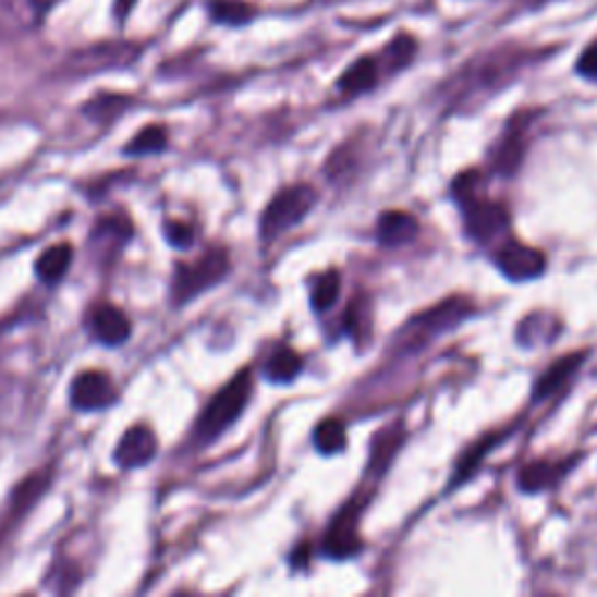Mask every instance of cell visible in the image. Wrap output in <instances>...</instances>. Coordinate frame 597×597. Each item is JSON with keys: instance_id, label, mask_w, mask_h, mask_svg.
<instances>
[{"instance_id": "obj_1", "label": "cell", "mask_w": 597, "mask_h": 597, "mask_svg": "<svg viewBox=\"0 0 597 597\" xmlns=\"http://www.w3.org/2000/svg\"><path fill=\"white\" fill-rule=\"evenodd\" d=\"M251 394L253 376L251 371L243 369L206 404L202 418L196 423V437L208 443L224 435L227 429L243 416L247 402H251Z\"/></svg>"}, {"instance_id": "obj_2", "label": "cell", "mask_w": 597, "mask_h": 597, "mask_svg": "<svg viewBox=\"0 0 597 597\" xmlns=\"http://www.w3.org/2000/svg\"><path fill=\"white\" fill-rule=\"evenodd\" d=\"M229 269L231 261L222 247H212V251H208L204 257H198L194 264H178L171 288L173 304H190L198 294H204L206 290L222 283Z\"/></svg>"}, {"instance_id": "obj_3", "label": "cell", "mask_w": 597, "mask_h": 597, "mask_svg": "<svg viewBox=\"0 0 597 597\" xmlns=\"http://www.w3.org/2000/svg\"><path fill=\"white\" fill-rule=\"evenodd\" d=\"M315 202H318V192L310 185H292L280 190L261 212L259 220V234L261 239L271 243L278 236H283L288 229L296 227L306 215L313 210Z\"/></svg>"}, {"instance_id": "obj_4", "label": "cell", "mask_w": 597, "mask_h": 597, "mask_svg": "<svg viewBox=\"0 0 597 597\" xmlns=\"http://www.w3.org/2000/svg\"><path fill=\"white\" fill-rule=\"evenodd\" d=\"M472 313L474 306L470 302H464L462 296H453L448 298V302L416 315V318L409 322L404 334H400V341L411 343V348H418L425 341L443 334V331L458 327L460 322L467 320V315Z\"/></svg>"}, {"instance_id": "obj_5", "label": "cell", "mask_w": 597, "mask_h": 597, "mask_svg": "<svg viewBox=\"0 0 597 597\" xmlns=\"http://www.w3.org/2000/svg\"><path fill=\"white\" fill-rule=\"evenodd\" d=\"M464 212V231L467 236L480 245L500 239L509 227V212L500 204H490L484 196H476L472 202L462 204Z\"/></svg>"}, {"instance_id": "obj_6", "label": "cell", "mask_w": 597, "mask_h": 597, "mask_svg": "<svg viewBox=\"0 0 597 597\" xmlns=\"http://www.w3.org/2000/svg\"><path fill=\"white\" fill-rule=\"evenodd\" d=\"M497 269L507 276L511 283H525V280H535L546 271V257L523 243H507L495 255Z\"/></svg>"}, {"instance_id": "obj_7", "label": "cell", "mask_w": 597, "mask_h": 597, "mask_svg": "<svg viewBox=\"0 0 597 597\" xmlns=\"http://www.w3.org/2000/svg\"><path fill=\"white\" fill-rule=\"evenodd\" d=\"M118 402L112 378L103 371H82L71 383V406L75 411H103Z\"/></svg>"}, {"instance_id": "obj_8", "label": "cell", "mask_w": 597, "mask_h": 597, "mask_svg": "<svg viewBox=\"0 0 597 597\" xmlns=\"http://www.w3.org/2000/svg\"><path fill=\"white\" fill-rule=\"evenodd\" d=\"M138 57V47L129 42H108L96 45L71 57V69L75 73H96L108 69H122V65L134 63Z\"/></svg>"}, {"instance_id": "obj_9", "label": "cell", "mask_w": 597, "mask_h": 597, "mask_svg": "<svg viewBox=\"0 0 597 597\" xmlns=\"http://www.w3.org/2000/svg\"><path fill=\"white\" fill-rule=\"evenodd\" d=\"M360 521V507L348 504L339 516L331 521L327 535H325V553L334 560L353 558L362 551V537L357 529Z\"/></svg>"}, {"instance_id": "obj_10", "label": "cell", "mask_w": 597, "mask_h": 597, "mask_svg": "<svg viewBox=\"0 0 597 597\" xmlns=\"http://www.w3.org/2000/svg\"><path fill=\"white\" fill-rule=\"evenodd\" d=\"M157 448L159 441L153 429L145 425L129 427L118 448H114V462H118L122 470H141L147 462L155 460Z\"/></svg>"}, {"instance_id": "obj_11", "label": "cell", "mask_w": 597, "mask_h": 597, "mask_svg": "<svg viewBox=\"0 0 597 597\" xmlns=\"http://www.w3.org/2000/svg\"><path fill=\"white\" fill-rule=\"evenodd\" d=\"M92 337L103 345H122L131 337V322L126 313L112 304H98L87 318Z\"/></svg>"}, {"instance_id": "obj_12", "label": "cell", "mask_w": 597, "mask_h": 597, "mask_svg": "<svg viewBox=\"0 0 597 597\" xmlns=\"http://www.w3.org/2000/svg\"><path fill=\"white\" fill-rule=\"evenodd\" d=\"M418 231H421V224L411 212L388 210L378 218L376 239L380 245H386V247H400V245H406L416 239Z\"/></svg>"}, {"instance_id": "obj_13", "label": "cell", "mask_w": 597, "mask_h": 597, "mask_svg": "<svg viewBox=\"0 0 597 597\" xmlns=\"http://www.w3.org/2000/svg\"><path fill=\"white\" fill-rule=\"evenodd\" d=\"M584 360H586L584 353H574V355L560 357L558 362H553L551 367L544 371V376L537 380L533 400L541 402V400H549V397H553L556 392H560L562 388L570 383V378L578 371V367H582Z\"/></svg>"}, {"instance_id": "obj_14", "label": "cell", "mask_w": 597, "mask_h": 597, "mask_svg": "<svg viewBox=\"0 0 597 597\" xmlns=\"http://www.w3.org/2000/svg\"><path fill=\"white\" fill-rule=\"evenodd\" d=\"M73 261V247L69 243H59L47 247L36 261V273L45 285H57L59 280L69 273Z\"/></svg>"}, {"instance_id": "obj_15", "label": "cell", "mask_w": 597, "mask_h": 597, "mask_svg": "<svg viewBox=\"0 0 597 597\" xmlns=\"http://www.w3.org/2000/svg\"><path fill=\"white\" fill-rule=\"evenodd\" d=\"M565 472V464L549 462V460H537L529 462L519 472V488L523 492H541L551 488L556 480Z\"/></svg>"}, {"instance_id": "obj_16", "label": "cell", "mask_w": 597, "mask_h": 597, "mask_svg": "<svg viewBox=\"0 0 597 597\" xmlns=\"http://www.w3.org/2000/svg\"><path fill=\"white\" fill-rule=\"evenodd\" d=\"M376 82H378V63L371 57H362L341 75L339 89L345 92L348 96H355V94L374 89Z\"/></svg>"}, {"instance_id": "obj_17", "label": "cell", "mask_w": 597, "mask_h": 597, "mask_svg": "<svg viewBox=\"0 0 597 597\" xmlns=\"http://www.w3.org/2000/svg\"><path fill=\"white\" fill-rule=\"evenodd\" d=\"M131 234H134V229H131V222L126 218H122V215H108V218H101L96 222V229L92 231V245L122 247Z\"/></svg>"}, {"instance_id": "obj_18", "label": "cell", "mask_w": 597, "mask_h": 597, "mask_svg": "<svg viewBox=\"0 0 597 597\" xmlns=\"http://www.w3.org/2000/svg\"><path fill=\"white\" fill-rule=\"evenodd\" d=\"M304 367V360L298 357L292 348H278V351L269 357L264 374L271 380V383H290L298 376Z\"/></svg>"}, {"instance_id": "obj_19", "label": "cell", "mask_w": 597, "mask_h": 597, "mask_svg": "<svg viewBox=\"0 0 597 597\" xmlns=\"http://www.w3.org/2000/svg\"><path fill=\"white\" fill-rule=\"evenodd\" d=\"M313 443L322 455L341 453L348 443L343 423L339 418H325L322 423H318V427H315L313 432Z\"/></svg>"}, {"instance_id": "obj_20", "label": "cell", "mask_w": 597, "mask_h": 597, "mask_svg": "<svg viewBox=\"0 0 597 597\" xmlns=\"http://www.w3.org/2000/svg\"><path fill=\"white\" fill-rule=\"evenodd\" d=\"M166 145H169V134H166V129L159 124H153V126L141 129V134L124 147V153L131 157L159 155L163 153Z\"/></svg>"}, {"instance_id": "obj_21", "label": "cell", "mask_w": 597, "mask_h": 597, "mask_svg": "<svg viewBox=\"0 0 597 597\" xmlns=\"http://www.w3.org/2000/svg\"><path fill=\"white\" fill-rule=\"evenodd\" d=\"M402 439H404V432L400 427H392V429H386V432H380L371 446V462L369 467L371 472H386L388 462L394 458L397 448L402 446Z\"/></svg>"}, {"instance_id": "obj_22", "label": "cell", "mask_w": 597, "mask_h": 597, "mask_svg": "<svg viewBox=\"0 0 597 597\" xmlns=\"http://www.w3.org/2000/svg\"><path fill=\"white\" fill-rule=\"evenodd\" d=\"M339 294H341V276H339V271L331 269V271L322 273L313 283L310 304H313V308L318 310V313H325V310H329L331 306L337 304Z\"/></svg>"}, {"instance_id": "obj_23", "label": "cell", "mask_w": 597, "mask_h": 597, "mask_svg": "<svg viewBox=\"0 0 597 597\" xmlns=\"http://www.w3.org/2000/svg\"><path fill=\"white\" fill-rule=\"evenodd\" d=\"M525 155V145L519 134H509L495 153V171L502 175H513L519 171V166Z\"/></svg>"}, {"instance_id": "obj_24", "label": "cell", "mask_w": 597, "mask_h": 597, "mask_svg": "<svg viewBox=\"0 0 597 597\" xmlns=\"http://www.w3.org/2000/svg\"><path fill=\"white\" fill-rule=\"evenodd\" d=\"M208 10L212 20L224 26H243L253 20V8L239 0H212Z\"/></svg>"}, {"instance_id": "obj_25", "label": "cell", "mask_w": 597, "mask_h": 597, "mask_svg": "<svg viewBox=\"0 0 597 597\" xmlns=\"http://www.w3.org/2000/svg\"><path fill=\"white\" fill-rule=\"evenodd\" d=\"M129 103H131V98H126V96H118V94L98 96V98H94V101L87 103L85 114L96 122H112V120H118L120 114L129 108Z\"/></svg>"}, {"instance_id": "obj_26", "label": "cell", "mask_w": 597, "mask_h": 597, "mask_svg": "<svg viewBox=\"0 0 597 597\" xmlns=\"http://www.w3.org/2000/svg\"><path fill=\"white\" fill-rule=\"evenodd\" d=\"M492 443H497V437H488V439H484L480 443L472 446V451L458 462V470H455V478L451 480V488H453L455 484H462V480H467V478L478 470L480 460H484V458L488 455V451L492 448Z\"/></svg>"}, {"instance_id": "obj_27", "label": "cell", "mask_w": 597, "mask_h": 597, "mask_svg": "<svg viewBox=\"0 0 597 597\" xmlns=\"http://www.w3.org/2000/svg\"><path fill=\"white\" fill-rule=\"evenodd\" d=\"M413 54H416V40H413L411 36H400L386 49V59L390 63V69H404V65L413 59Z\"/></svg>"}, {"instance_id": "obj_28", "label": "cell", "mask_w": 597, "mask_h": 597, "mask_svg": "<svg viewBox=\"0 0 597 597\" xmlns=\"http://www.w3.org/2000/svg\"><path fill=\"white\" fill-rule=\"evenodd\" d=\"M166 239L173 247H190L194 243V229L185 222H166Z\"/></svg>"}, {"instance_id": "obj_29", "label": "cell", "mask_w": 597, "mask_h": 597, "mask_svg": "<svg viewBox=\"0 0 597 597\" xmlns=\"http://www.w3.org/2000/svg\"><path fill=\"white\" fill-rule=\"evenodd\" d=\"M576 71L582 73L584 77L588 80H595L597 82V42H593L586 52L578 57L576 61Z\"/></svg>"}, {"instance_id": "obj_30", "label": "cell", "mask_w": 597, "mask_h": 597, "mask_svg": "<svg viewBox=\"0 0 597 597\" xmlns=\"http://www.w3.org/2000/svg\"><path fill=\"white\" fill-rule=\"evenodd\" d=\"M136 3L138 0H118V3H114V14H118V20H126Z\"/></svg>"}, {"instance_id": "obj_31", "label": "cell", "mask_w": 597, "mask_h": 597, "mask_svg": "<svg viewBox=\"0 0 597 597\" xmlns=\"http://www.w3.org/2000/svg\"><path fill=\"white\" fill-rule=\"evenodd\" d=\"M306 551H308V546H298L296 553L292 556V565H294V568L306 565Z\"/></svg>"}]
</instances>
